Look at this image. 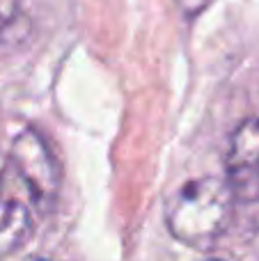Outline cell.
<instances>
[{"label": "cell", "mask_w": 259, "mask_h": 261, "mask_svg": "<svg viewBox=\"0 0 259 261\" xmlns=\"http://www.w3.org/2000/svg\"><path fill=\"white\" fill-rule=\"evenodd\" d=\"M18 0H0V23H7L16 12Z\"/></svg>", "instance_id": "5b68a950"}, {"label": "cell", "mask_w": 259, "mask_h": 261, "mask_svg": "<svg viewBox=\"0 0 259 261\" xmlns=\"http://www.w3.org/2000/svg\"><path fill=\"white\" fill-rule=\"evenodd\" d=\"M5 170H7V158L0 153V186H3V179H5Z\"/></svg>", "instance_id": "8992f818"}, {"label": "cell", "mask_w": 259, "mask_h": 261, "mask_svg": "<svg viewBox=\"0 0 259 261\" xmlns=\"http://www.w3.org/2000/svg\"><path fill=\"white\" fill-rule=\"evenodd\" d=\"M9 163L16 167V174L21 176L32 204L41 213L53 211V206L58 204L62 172L44 135L35 128H23L12 140Z\"/></svg>", "instance_id": "7a4b0ae2"}, {"label": "cell", "mask_w": 259, "mask_h": 261, "mask_svg": "<svg viewBox=\"0 0 259 261\" xmlns=\"http://www.w3.org/2000/svg\"><path fill=\"white\" fill-rule=\"evenodd\" d=\"M237 220V202L227 179L195 176L165 206L168 231L193 250H211Z\"/></svg>", "instance_id": "6da1fadb"}, {"label": "cell", "mask_w": 259, "mask_h": 261, "mask_svg": "<svg viewBox=\"0 0 259 261\" xmlns=\"http://www.w3.org/2000/svg\"><path fill=\"white\" fill-rule=\"evenodd\" d=\"M227 184L237 202V218L259 227V119L250 117L234 128L225 156ZM237 222V220H234Z\"/></svg>", "instance_id": "3957f363"}, {"label": "cell", "mask_w": 259, "mask_h": 261, "mask_svg": "<svg viewBox=\"0 0 259 261\" xmlns=\"http://www.w3.org/2000/svg\"><path fill=\"white\" fill-rule=\"evenodd\" d=\"M32 216L21 202L0 199V259L21 250L32 236Z\"/></svg>", "instance_id": "277c9868"}, {"label": "cell", "mask_w": 259, "mask_h": 261, "mask_svg": "<svg viewBox=\"0 0 259 261\" xmlns=\"http://www.w3.org/2000/svg\"><path fill=\"white\" fill-rule=\"evenodd\" d=\"M25 261H50V259H46V257H30V259H25Z\"/></svg>", "instance_id": "52a82bcc"}, {"label": "cell", "mask_w": 259, "mask_h": 261, "mask_svg": "<svg viewBox=\"0 0 259 261\" xmlns=\"http://www.w3.org/2000/svg\"><path fill=\"white\" fill-rule=\"evenodd\" d=\"M206 261H223V259H206Z\"/></svg>", "instance_id": "ba28073f"}]
</instances>
